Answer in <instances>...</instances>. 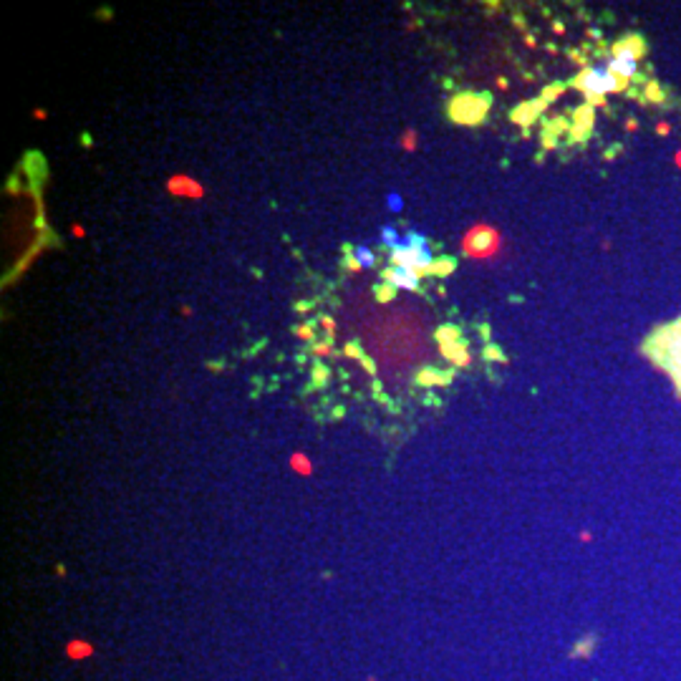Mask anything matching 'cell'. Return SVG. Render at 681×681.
<instances>
[{"instance_id": "6da1fadb", "label": "cell", "mask_w": 681, "mask_h": 681, "mask_svg": "<svg viewBox=\"0 0 681 681\" xmlns=\"http://www.w3.org/2000/svg\"><path fill=\"white\" fill-rule=\"evenodd\" d=\"M580 86H583L588 94H596V96H603V94H611L619 86V76H613L608 63H601V66H591L580 76Z\"/></svg>"}, {"instance_id": "7a4b0ae2", "label": "cell", "mask_w": 681, "mask_h": 681, "mask_svg": "<svg viewBox=\"0 0 681 681\" xmlns=\"http://www.w3.org/2000/svg\"><path fill=\"white\" fill-rule=\"evenodd\" d=\"M419 273L409 270V268H402V265H391L381 273V280L386 285H391L394 291H417L419 288Z\"/></svg>"}, {"instance_id": "3957f363", "label": "cell", "mask_w": 681, "mask_h": 681, "mask_svg": "<svg viewBox=\"0 0 681 681\" xmlns=\"http://www.w3.org/2000/svg\"><path fill=\"white\" fill-rule=\"evenodd\" d=\"M167 189H169V195L187 197V200H200V197H205V187H202L195 177H189V174H174L172 180L167 182Z\"/></svg>"}, {"instance_id": "277c9868", "label": "cell", "mask_w": 681, "mask_h": 681, "mask_svg": "<svg viewBox=\"0 0 681 681\" xmlns=\"http://www.w3.org/2000/svg\"><path fill=\"white\" fill-rule=\"evenodd\" d=\"M608 69H611L613 76L628 78V76H633V74L639 71V58H636L633 51H621L619 56L608 61Z\"/></svg>"}, {"instance_id": "5b68a950", "label": "cell", "mask_w": 681, "mask_h": 681, "mask_svg": "<svg viewBox=\"0 0 681 681\" xmlns=\"http://www.w3.org/2000/svg\"><path fill=\"white\" fill-rule=\"evenodd\" d=\"M348 257H351L354 270H371L376 265V255L371 252V248H366V245H356V248H351Z\"/></svg>"}, {"instance_id": "8992f818", "label": "cell", "mask_w": 681, "mask_h": 681, "mask_svg": "<svg viewBox=\"0 0 681 681\" xmlns=\"http://www.w3.org/2000/svg\"><path fill=\"white\" fill-rule=\"evenodd\" d=\"M399 237H402V232H399L394 225H383V227H381V243L389 252L394 250V245L399 243Z\"/></svg>"}, {"instance_id": "52a82bcc", "label": "cell", "mask_w": 681, "mask_h": 681, "mask_svg": "<svg viewBox=\"0 0 681 681\" xmlns=\"http://www.w3.org/2000/svg\"><path fill=\"white\" fill-rule=\"evenodd\" d=\"M386 205H389V209H394V212H402V207H404L402 195H399V192H389V197H386Z\"/></svg>"}, {"instance_id": "ba28073f", "label": "cell", "mask_w": 681, "mask_h": 681, "mask_svg": "<svg viewBox=\"0 0 681 681\" xmlns=\"http://www.w3.org/2000/svg\"><path fill=\"white\" fill-rule=\"evenodd\" d=\"M379 300H389V298H394V288L391 285H386V283H381V288H379V295H376Z\"/></svg>"}, {"instance_id": "9c48e42d", "label": "cell", "mask_w": 681, "mask_h": 681, "mask_svg": "<svg viewBox=\"0 0 681 681\" xmlns=\"http://www.w3.org/2000/svg\"><path fill=\"white\" fill-rule=\"evenodd\" d=\"M404 146H406V149H409V152H411V149L417 146V134H414V132L406 134V137H404Z\"/></svg>"}, {"instance_id": "30bf717a", "label": "cell", "mask_w": 681, "mask_h": 681, "mask_svg": "<svg viewBox=\"0 0 681 681\" xmlns=\"http://www.w3.org/2000/svg\"><path fill=\"white\" fill-rule=\"evenodd\" d=\"M74 235H76V237H84V230H81V227H78V225H76V227H74Z\"/></svg>"}]
</instances>
